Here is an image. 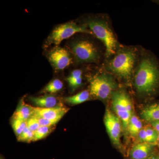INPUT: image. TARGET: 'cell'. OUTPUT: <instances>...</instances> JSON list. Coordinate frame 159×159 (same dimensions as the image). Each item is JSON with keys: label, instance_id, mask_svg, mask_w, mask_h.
Segmentation results:
<instances>
[{"label": "cell", "instance_id": "1", "mask_svg": "<svg viewBox=\"0 0 159 159\" xmlns=\"http://www.w3.org/2000/svg\"><path fill=\"white\" fill-rule=\"evenodd\" d=\"M133 77L139 96L149 97L159 94V61L156 56L147 51L140 53Z\"/></svg>", "mask_w": 159, "mask_h": 159}, {"label": "cell", "instance_id": "2", "mask_svg": "<svg viewBox=\"0 0 159 159\" xmlns=\"http://www.w3.org/2000/svg\"><path fill=\"white\" fill-rule=\"evenodd\" d=\"M140 54L136 48L120 45L116 53L107 58L105 70L113 76L130 80L134 77Z\"/></svg>", "mask_w": 159, "mask_h": 159}, {"label": "cell", "instance_id": "3", "mask_svg": "<svg viewBox=\"0 0 159 159\" xmlns=\"http://www.w3.org/2000/svg\"><path fill=\"white\" fill-rule=\"evenodd\" d=\"M84 24L93 34L103 43L105 47L107 58L113 55L120 45L108 18L105 16L89 18Z\"/></svg>", "mask_w": 159, "mask_h": 159}, {"label": "cell", "instance_id": "4", "mask_svg": "<svg viewBox=\"0 0 159 159\" xmlns=\"http://www.w3.org/2000/svg\"><path fill=\"white\" fill-rule=\"evenodd\" d=\"M71 51L78 63L87 64L99 62L102 57V51L91 40L80 39L70 44Z\"/></svg>", "mask_w": 159, "mask_h": 159}, {"label": "cell", "instance_id": "5", "mask_svg": "<svg viewBox=\"0 0 159 159\" xmlns=\"http://www.w3.org/2000/svg\"><path fill=\"white\" fill-rule=\"evenodd\" d=\"M89 81L90 95L101 100L111 98L112 94L118 87L113 76L107 71L94 75L90 78Z\"/></svg>", "mask_w": 159, "mask_h": 159}, {"label": "cell", "instance_id": "6", "mask_svg": "<svg viewBox=\"0 0 159 159\" xmlns=\"http://www.w3.org/2000/svg\"><path fill=\"white\" fill-rule=\"evenodd\" d=\"M111 99L114 111L121 120L123 128L127 129L133 115V107L130 97L124 90L117 89L112 94Z\"/></svg>", "mask_w": 159, "mask_h": 159}, {"label": "cell", "instance_id": "7", "mask_svg": "<svg viewBox=\"0 0 159 159\" xmlns=\"http://www.w3.org/2000/svg\"><path fill=\"white\" fill-rule=\"evenodd\" d=\"M77 33L93 34L85 24L77 25L74 22L66 23L56 27L48 38V45H59L63 40L69 38Z\"/></svg>", "mask_w": 159, "mask_h": 159}, {"label": "cell", "instance_id": "8", "mask_svg": "<svg viewBox=\"0 0 159 159\" xmlns=\"http://www.w3.org/2000/svg\"><path fill=\"white\" fill-rule=\"evenodd\" d=\"M104 122L112 142L117 147H121L120 137L122 122L120 119L111 111L107 109L104 115Z\"/></svg>", "mask_w": 159, "mask_h": 159}, {"label": "cell", "instance_id": "9", "mask_svg": "<svg viewBox=\"0 0 159 159\" xmlns=\"http://www.w3.org/2000/svg\"><path fill=\"white\" fill-rule=\"evenodd\" d=\"M48 58L54 68L63 70L69 66L72 61L70 54L64 48L56 47L48 54Z\"/></svg>", "mask_w": 159, "mask_h": 159}, {"label": "cell", "instance_id": "10", "mask_svg": "<svg viewBox=\"0 0 159 159\" xmlns=\"http://www.w3.org/2000/svg\"><path fill=\"white\" fill-rule=\"evenodd\" d=\"M68 110L69 109L61 104L52 108L34 107L32 116L41 117L57 123Z\"/></svg>", "mask_w": 159, "mask_h": 159}, {"label": "cell", "instance_id": "11", "mask_svg": "<svg viewBox=\"0 0 159 159\" xmlns=\"http://www.w3.org/2000/svg\"><path fill=\"white\" fill-rule=\"evenodd\" d=\"M155 153L154 145L139 142L132 147L129 152V159H148Z\"/></svg>", "mask_w": 159, "mask_h": 159}, {"label": "cell", "instance_id": "12", "mask_svg": "<svg viewBox=\"0 0 159 159\" xmlns=\"http://www.w3.org/2000/svg\"><path fill=\"white\" fill-rule=\"evenodd\" d=\"M29 100L37 107L49 108L59 105L57 97L51 95H46L38 97H30Z\"/></svg>", "mask_w": 159, "mask_h": 159}, {"label": "cell", "instance_id": "13", "mask_svg": "<svg viewBox=\"0 0 159 159\" xmlns=\"http://www.w3.org/2000/svg\"><path fill=\"white\" fill-rule=\"evenodd\" d=\"M141 116L142 119L149 123L159 121V102L146 106L141 111Z\"/></svg>", "mask_w": 159, "mask_h": 159}, {"label": "cell", "instance_id": "14", "mask_svg": "<svg viewBox=\"0 0 159 159\" xmlns=\"http://www.w3.org/2000/svg\"><path fill=\"white\" fill-rule=\"evenodd\" d=\"M159 134L152 126H146L142 129L138 136L139 142L157 144Z\"/></svg>", "mask_w": 159, "mask_h": 159}, {"label": "cell", "instance_id": "15", "mask_svg": "<svg viewBox=\"0 0 159 159\" xmlns=\"http://www.w3.org/2000/svg\"><path fill=\"white\" fill-rule=\"evenodd\" d=\"M34 107L26 104L24 100H21L16 110L13 114L12 119L27 121L33 116Z\"/></svg>", "mask_w": 159, "mask_h": 159}, {"label": "cell", "instance_id": "16", "mask_svg": "<svg viewBox=\"0 0 159 159\" xmlns=\"http://www.w3.org/2000/svg\"><path fill=\"white\" fill-rule=\"evenodd\" d=\"M66 80L71 89L75 90L82 84V71L80 70H75L72 71Z\"/></svg>", "mask_w": 159, "mask_h": 159}, {"label": "cell", "instance_id": "17", "mask_svg": "<svg viewBox=\"0 0 159 159\" xmlns=\"http://www.w3.org/2000/svg\"><path fill=\"white\" fill-rule=\"evenodd\" d=\"M143 128L142 121L135 115H133L131 117L127 129L129 133L133 138L138 137L141 129Z\"/></svg>", "mask_w": 159, "mask_h": 159}, {"label": "cell", "instance_id": "18", "mask_svg": "<svg viewBox=\"0 0 159 159\" xmlns=\"http://www.w3.org/2000/svg\"><path fill=\"white\" fill-rule=\"evenodd\" d=\"M90 95V93L88 91H84L74 96L65 97L64 101L71 105H77L88 100L89 99Z\"/></svg>", "mask_w": 159, "mask_h": 159}, {"label": "cell", "instance_id": "19", "mask_svg": "<svg viewBox=\"0 0 159 159\" xmlns=\"http://www.w3.org/2000/svg\"><path fill=\"white\" fill-rule=\"evenodd\" d=\"M63 88V83L59 79L53 80L46 86L43 90V93H54L61 90Z\"/></svg>", "mask_w": 159, "mask_h": 159}, {"label": "cell", "instance_id": "20", "mask_svg": "<svg viewBox=\"0 0 159 159\" xmlns=\"http://www.w3.org/2000/svg\"><path fill=\"white\" fill-rule=\"evenodd\" d=\"M52 126H40L37 130L34 132L33 141H38L47 137L52 130Z\"/></svg>", "mask_w": 159, "mask_h": 159}, {"label": "cell", "instance_id": "21", "mask_svg": "<svg viewBox=\"0 0 159 159\" xmlns=\"http://www.w3.org/2000/svg\"><path fill=\"white\" fill-rule=\"evenodd\" d=\"M11 126L15 133L18 137L27 126V121L19 119H12Z\"/></svg>", "mask_w": 159, "mask_h": 159}, {"label": "cell", "instance_id": "22", "mask_svg": "<svg viewBox=\"0 0 159 159\" xmlns=\"http://www.w3.org/2000/svg\"><path fill=\"white\" fill-rule=\"evenodd\" d=\"M34 138V132L30 130L27 126L22 133L17 137V140L19 142H30L33 141Z\"/></svg>", "mask_w": 159, "mask_h": 159}, {"label": "cell", "instance_id": "23", "mask_svg": "<svg viewBox=\"0 0 159 159\" xmlns=\"http://www.w3.org/2000/svg\"><path fill=\"white\" fill-rule=\"evenodd\" d=\"M27 126L33 132H35L39 128L40 125L34 117L32 116L27 121Z\"/></svg>", "mask_w": 159, "mask_h": 159}, {"label": "cell", "instance_id": "24", "mask_svg": "<svg viewBox=\"0 0 159 159\" xmlns=\"http://www.w3.org/2000/svg\"><path fill=\"white\" fill-rule=\"evenodd\" d=\"M37 120L38 122L40 125V126H52L57 123V122L50 121L41 117L33 116Z\"/></svg>", "mask_w": 159, "mask_h": 159}, {"label": "cell", "instance_id": "25", "mask_svg": "<svg viewBox=\"0 0 159 159\" xmlns=\"http://www.w3.org/2000/svg\"><path fill=\"white\" fill-rule=\"evenodd\" d=\"M149 124H150L151 126H152L159 134V121L151 122Z\"/></svg>", "mask_w": 159, "mask_h": 159}, {"label": "cell", "instance_id": "26", "mask_svg": "<svg viewBox=\"0 0 159 159\" xmlns=\"http://www.w3.org/2000/svg\"><path fill=\"white\" fill-rule=\"evenodd\" d=\"M148 159H159V153H155Z\"/></svg>", "mask_w": 159, "mask_h": 159}, {"label": "cell", "instance_id": "27", "mask_svg": "<svg viewBox=\"0 0 159 159\" xmlns=\"http://www.w3.org/2000/svg\"><path fill=\"white\" fill-rule=\"evenodd\" d=\"M157 145H158V147H159V134L157 142Z\"/></svg>", "mask_w": 159, "mask_h": 159}, {"label": "cell", "instance_id": "28", "mask_svg": "<svg viewBox=\"0 0 159 159\" xmlns=\"http://www.w3.org/2000/svg\"><path fill=\"white\" fill-rule=\"evenodd\" d=\"M0 159H4V158H3V157H2V156H1V158H0Z\"/></svg>", "mask_w": 159, "mask_h": 159}]
</instances>
